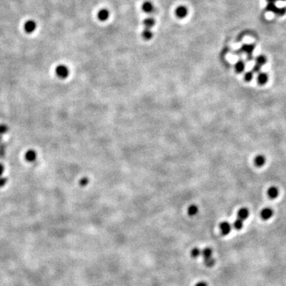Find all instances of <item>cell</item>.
<instances>
[{"mask_svg": "<svg viewBox=\"0 0 286 286\" xmlns=\"http://www.w3.org/2000/svg\"><path fill=\"white\" fill-rule=\"evenodd\" d=\"M277 7L275 5V3H268L266 6V11H270V12L275 13V11H277Z\"/></svg>", "mask_w": 286, "mask_h": 286, "instance_id": "23", "label": "cell"}, {"mask_svg": "<svg viewBox=\"0 0 286 286\" xmlns=\"http://www.w3.org/2000/svg\"><path fill=\"white\" fill-rule=\"evenodd\" d=\"M25 158L27 160V162H34L37 158V153L33 149H29L26 152L25 154Z\"/></svg>", "mask_w": 286, "mask_h": 286, "instance_id": "6", "label": "cell"}, {"mask_svg": "<svg viewBox=\"0 0 286 286\" xmlns=\"http://www.w3.org/2000/svg\"><path fill=\"white\" fill-rule=\"evenodd\" d=\"M261 69H262V66H260L258 65H255L253 68V72H259L261 71Z\"/></svg>", "mask_w": 286, "mask_h": 286, "instance_id": "29", "label": "cell"}, {"mask_svg": "<svg viewBox=\"0 0 286 286\" xmlns=\"http://www.w3.org/2000/svg\"><path fill=\"white\" fill-rule=\"evenodd\" d=\"M265 63H266V58H265V56H263V55H259V56L256 58L257 65H260V66H262V65H265Z\"/></svg>", "mask_w": 286, "mask_h": 286, "instance_id": "19", "label": "cell"}, {"mask_svg": "<svg viewBox=\"0 0 286 286\" xmlns=\"http://www.w3.org/2000/svg\"><path fill=\"white\" fill-rule=\"evenodd\" d=\"M201 254L204 258V259H207V258H211V255H212V250H211V248H205L203 250L201 251Z\"/></svg>", "mask_w": 286, "mask_h": 286, "instance_id": "17", "label": "cell"}, {"mask_svg": "<svg viewBox=\"0 0 286 286\" xmlns=\"http://www.w3.org/2000/svg\"><path fill=\"white\" fill-rule=\"evenodd\" d=\"M253 72H247L245 75H244V78H245V80L246 81H250L251 80L253 79Z\"/></svg>", "mask_w": 286, "mask_h": 286, "instance_id": "25", "label": "cell"}, {"mask_svg": "<svg viewBox=\"0 0 286 286\" xmlns=\"http://www.w3.org/2000/svg\"><path fill=\"white\" fill-rule=\"evenodd\" d=\"M3 171H4L3 165H2V164H0V177L2 175V173H3Z\"/></svg>", "mask_w": 286, "mask_h": 286, "instance_id": "31", "label": "cell"}, {"mask_svg": "<svg viewBox=\"0 0 286 286\" xmlns=\"http://www.w3.org/2000/svg\"><path fill=\"white\" fill-rule=\"evenodd\" d=\"M286 13V7H281V8H277V11H275L274 14H277L278 16H282L284 15Z\"/></svg>", "mask_w": 286, "mask_h": 286, "instance_id": "24", "label": "cell"}, {"mask_svg": "<svg viewBox=\"0 0 286 286\" xmlns=\"http://www.w3.org/2000/svg\"><path fill=\"white\" fill-rule=\"evenodd\" d=\"M235 69L238 73H242L245 69V63L242 61H239L235 65Z\"/></svg>", "mask_w": 286, "mask_h": 286, "instance_id": "14", "label": "cell"}, {"mask_svg": "<svg viewBox=\"0 0 286 286\" xmlns=\"http://www.w3.org/2000/svg\"><path fill=\"white\" fill-rule=\"evenodd\" d=\"M273 215H274V211L270 207H265V208L262 209L261 213H260L261 218L264 220H269L273 216Z\"/></svg>", "mask_w": 286, "mask_h": 286, "instance_id": "2", "label": "cell"}, {"mask_svg": "<svg viewBox=\"0 0 286 286\" xmlns=\"http://www.w3.org/2000/svg\"><path fill=\"white\" fill-rule=\"evenodd\" d=\"M215 259L211 258H207V259H204V265L207 267H211L215 265Z\"/></svg>", "mask_w": 286, "mask_h": 286, "instance_id": "22", "label": "cell"}, {"mask_svg": "<svg viewBox=\"0 0 286 286\" xmlns=\"http://www.w3.org/2000/svg\"><path fill=\"white\" fill-rule=\"evenodd\" d=\"M195 286H207V284L204 281H200L197 284H196Z\"/></svg>", "mask_w": 286, "mask_h": 286, "instance_id": "30", "label": "cell"}, {"mask_svg": "<svg viewBox=\"0 0 286 286\" xmlns=\"http://www.w3.org/2000/svg\"><path fill=\"white\" fill-rule=\"evenodd\" d=\"M220 229L221 233L223 235H228L231 230V225L228 223V222H222L220 225Z\"/></svg>", "mask_w": 286, "mask_h": 286, "instance_id": "3", "label": "cell"}, {"mask_svg": "<svg viewBox=\"0 0 286 286\" xmlns=\"http://www.w3.org/2000/svg\"><path fill=\"white\" fill-rule=\"evenodd\" d=\"M200 254H201V250H200L199 249V248L195 247L194 249L191 250V256L192 257V258H198V257L200 256Z\"/></svg>", "mask_w": 286, "mask_h": 286, "instance_id": "21", "label": "cell"}, {"mask_svg": "<svg viewBox=\"0 0 286 286\" xmlns=\"http://www.w3.org/2000/svg\"><path fill=\"white\" fill-rule=\"evenodd\" d=\"M109 11L107 9H101L98 12V18L100 21H106L109 18Z\"/></svg>", "mask_w": 286, "mask_h": 286, "instance_id": "11", "label": "cell"}, {"mask_svg": "<svg viewBox=\"0 0 286 286\" xmlns=\"http://www.w3.org/2000/svg\"><path fill=\"white\" fill-rule=\"evenodd\" d=\"M7 182V178L0 177V187H3Z\"/></svg>", "mask_w": 286, "mask_h": 286, "instance_id": "28", "label": "cell"}, {"mask_svg": "<svg viewBox=\"0 0 286 286\" xmlns=\"http://www.w3.org/2000/svg\"><path fill=\"white\" fill-rule=\"evenodd\" d=\"M254 45L253 44H245L242 46V52L246 53L247 55L251 56V54H252V53H253L254 51Z\"/></svg>", "mask_w": 286, "mask_h": 286, "instance_id": "10", "label": "cell"}, {"mask_svg": "<svg viewBox=\"0 0 286 286\" xmlns=\"http://www.w3.org/2000/svg\"><path fill=\"white\" fill-rule=\"evenodd\" d=\"M265 158L263 155H258L254 158V164L256 166L262 167L265 165Z\"/></svg>", "mask_w": 286, "mask_h": 286, "instance_id": "13", "label": "cell"}, {"mask_svg": "<svg viewBox=\"0 0 286 286\" xmlns=\"http://www.w3.org/2000/svg\"><path fill=\"white\" fill-rule=\"evenodd\" d=\"M143 24L146 29H151L154 26L155 21L153 18H147L143 21Z\"/></svg>", "mask_w": 286, "mask_h": 286, "instance_id": "15", "label": "cell"}, {"mask_svg": "<svg viewBox=\"0 0 286 286\" xmlns=\"http://www.w3.org/2000/svg\"><path fill=\"white\" fill-rule=\"evenodd\" d=\"M269 80V76L268 74L265 73V72H261V73L258 74V82L259 85H265L267 83Z\"/></svg>", "mask_w": 286, "mask_h": 286, "instance_id": "12", "label": "cell"}, {"mask_svg": "<svg viewBox=\"0 0 286 286\" xmlns=\"http://www.w3.org/2000/svg\"><path fill=\"white\" fill-rule=\"evenodd\" d=\"M198 213V207L196 205H191L188 209V214L190 216H194Z\"/></svg>", "mask_w": 286, "mask_h": 286, "instance_id": "18", "label": "cell"}, {"mask_svg": "<svg viewBox=\"0 0 286 286\" xmlns=\"http://www.w3.org/2000/svg\"><path fill=\"white\" fill-rule=\"evenodd\" d=\"M249 215V210H248L247 208H246V207H242V208L239 209V211H238V219H239V220L243 221V220L247 219Z\"/></svg>", "mask_w": 286, "mask_h": 286, "instance_id": "7", "label": "cell"}, {"mask_svg": "<svg viewBox=\"0 0 286 286\" xmlns=\"http://www.w3.org/2000/svg\"><path fill=\"white\" fill-rule=\"evenodd\" d=\"M176 15L177 17L179 18H183L184 17H186V15L188 14V10L184 6H180L176 9Z\"/></svg>", "mask_w": 286, "mask_h": 286, "instance_id": "4", "label": "cell"}, {"mask_svg": "<svg viewBox=\"0 0 286 286\" xmlns=\"http://www.w3.org/2000/svg\"><path fill=\"white\" fill-rule=\"evenodd\" d=\"M7 130H8V128H7V127L6 126V125H4V124L0 125V133H1V134H2V133H5Z\"/></svg>", "mask_w": 286, "mask_h": 286, "instance_id": "27", "label": "cell"}, {"mask_svg": "<svg viewBox=\"0 0 286 286\" xmlns=\"http://www.w3.org/2000/svg\"><path fill=\"white\" fill-rule=\"evenodd\" d=\"M88 182H89V180H88V178L83 177V178H81L80 181V186L85 187L88 184Z\"/></svg>", "mask_w": 286, "mask_h": 286, "instance_id": "26", "label": "cell"}, {"mask_svg": "<svg viewBox=\"0 0 286 286\" xmlns=\"http://www.w3.org/2000/svg\"><path fill=\"white\" fill-rule=\"evenodd\" d=\"M153 32L151 31L150 29L145 28V30L142 32V37H143L144 39H146V40H150V39L153 37Z\"/></svg>", "mask_w": 286, "mask_h": 286, "instance_id": "16", "label": "cell"}, {"mask_svg": "<svg viewBox=\"0 0 286 286\" xmlns=\"http://www.w3.org/2000/svg\"><path fill=\"white\" fill-rule=\"evenodd\" d=\"M36 27H37V25H36L35 22L32 21V20H30V21H27V22L25 23L24 29L27 33H33V32L35 30Z\"/></svg>", "mask_w": 286, "mask_h": 286, "instance_id": "5", "label": "cell"}, {"mask_svg": "<svg viewBox=\"0 0 286 286\" xmlns=\"http://www.w3.org/2000/svg\"><path fill=\"white\" fill-rule=\"evenodd\" d=\"M266 1L269 3H275V2L277 0H266Z\"/></svg>", "mask_w": 286, "mask_h": 286, "instance_id": "32", "label": "cell"}, {"mask_svg": "<svg viewBox=\"0 0 286 286\" xmlns=\"http://www.w3.org/2000/svg\"><path fill=\"white\" fill-rule=\"evenodd\" d=\"M267 193H268V196L269 198L275 199L278 196V195H279V190H278V188H277V187L273 186L269 188L268 192Z\"/></svg>", "mask_w": 286, "mask_h": 286, "instance_id": "9", "label": "cell"}, {"mask_svg": "<svg viewBox=\"0 0 286 286\" xmlns=\"http://www.w3.org/2000/svg\"><path fill=\"white\" fill-rule=\"evenodd\" d=\"M281 1H286V0H281Z\"/></svg>", "mask_w": 286, "mask_h": 286, "instance_id": "33", "label": "cell"}, {"mask_svg": "<svg viewBox=\"0 0 286 286\" xmlns=\"http://www.w3.org/2000/svg\"><path fill=\"white\" fill-rule=\"evenodd\" d=\"M55 72H56V75H57L59 78H61V79H65V78L68 77V75H69V69H68L65 65H58L56 68Z\"/></svg>", "mask_w": 286, "mask_h": 286, "instance_id": "1", "label": "cell"}, {"mask_svg": "<svg viewBox=\"0 0 286 286\" xmlns=\"http://www.w3.org/2000/svg\"><path fill=\"white\" fill-rule=\"evenodd\" d=\"M142 10H143L144 12L150 14V13L153 12V11H154V7H153L152 2L146 1V2H145L144 3L142 4Z\"/></svg>", "mask_w": 286, "mask_h": 286, "instance_id": "8", "label": "cell"}, {"mask_svg": "<svg viewBox=\"0 0 286 286\" xmlns=\"http://www.w3.org/2000/svg\"><path fill=\"white\" fill-rule=\"evenodd\" d=\"M233 226L234 228L236 229V230H239L242 228V226H243V221L239 219H237V220H235L233 223Z\"/></svg>", "mask_w": 286, "mask_h": 286, "instance_id": "20", "label": "cell"}]
</instances>
